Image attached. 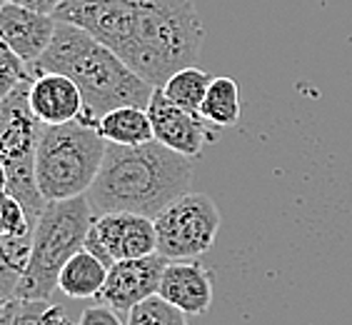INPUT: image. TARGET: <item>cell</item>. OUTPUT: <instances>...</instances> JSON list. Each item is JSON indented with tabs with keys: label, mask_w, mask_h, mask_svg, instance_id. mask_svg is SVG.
<instances>
[{
	"label": "cell",
	"mask_w": 352,
	"mask_h": 325,
	"mask_svg": "<svg viewBox=\"0 0 352 325\" xmlns=\"http://www.w3.org/2000/svg\"><path fill=\"white\" fill-rule=\"evenodd\" d=\"M53 18L95 35L153 88L195 65L205 41L195 0H65Z\"/></svg>",
	"instance_id": "6da1fadb"
},
{
	"label": "cell",
	"mask_w": 352,
	"mask_h": 325,
	"mask_svg": "<svg viewBox=\"0 0 352 325\" xmlns=\"http://www.w3.org/2000/svg\"><path fill=\"white\" fill-rule=\"evenodd\" d=\"M192 162L163 143L116 145L108 143L100 173L88 190L95 216L138 213L155 218L173 200L190 193Z\"/></svg>",
	"instance_id": "7a4b0ae2"
},
{
	"label": "cell",
	"mask_w": 352,
	"mask_h": 325,
	"mask_svg": "<svg viewBox=\"0 0 352 325\" xmlns=\"http://www.w3.org/2000/svg\"><path fill=\"white\" fill-rule=\"evenodd\" d=\"M33 75L60 73L80 88L85 101V118L100 120L105 113L122 105L148 108L155 88L145 78L122 63L108 45H102L88 30L60 23L55 28L53 43L43 58L30 65Z\"/></svg>",
	"instance_id": "3957f363"
},
{
	"label": "cell",
	"mask_w": 352,
	"mask_h": 325,
	"mask_svg": "<svg viewBox=\"0 0 352 325\" xmlns=\"http://www.w3.org/2000/svg\"><path fill=\"white\" fill-rule=\"evenodd\" d=\"M105 148L108 140L93 118L43 125L35 148V183L45 203L88 196L100 173Z\"/></svg>",
	"instance_id": "277c9868"
},
{
	"label": "cell",
	"mask_w": 352,
	"mask_h": 325,
	"mask_svg": "<svg viewBox=\"0 0 352 325\" xmlns=\"http://www.w3.org/2000/svg\"><path fill=\"white\" fill-rule=\"evenodd\" d=\"M93 218L95 213L88 196L45 205L35 223L33 248L15 288V298L50 300L65 263L85 248Z\"/></svg>",
	"instance_id": "5b68a950"
},
{
	"label": "cell",
	"mask_w": 352,
	"mask_h": 325,
	"mask_svg": "<svg viewBox=\"0 0 352 325\" xmlns=\"http://www.w3.org/2000/svg\"><path fill=\"white\" fill-rule=\"evenodd\" d=\"M153 220L160 255L168 260H195L215 245L223 218L210 196L185 193Z\"/></svg>",
	"instance_id": "8992f818"
},
{
	"label": "cell",
	"mask_w": 352,
	"mask_h": 325,
	"mask_svg": "<svg viewBox=\"0 0 352 325\" xmlns=\"http://www.w3.org/2000/svg\"><path fill=\"white\" fill-rule=\"evenodd\" d=\"M85 248L100 258L108 268L118 260L153 255V253H157L155 220L148 216H138V213L95 216Z\"/></svg>",
	"instance_id": "52a82bcc"
},
{
	"label": "cell",
	"mask_w": 352,
	"mask_h": 325,
	"mask_svg": "<svg viewBox=\"0 0 352 325\" xmlns=\"http://www.w3.org/2000/svg\"><path fill=\"white\" fill-rule=\"evenodd\" d=\"M148 116L153 123L155 140L163 143L165 148L180 153V156L190 158V160L200 156L208 143L217 140V130H212L215 125H210L200 113H190V110L168 101L163 88H155V93L150 98Z\"/></svg>",
	"instance_id": "ba28073f"
},
{
	"label": "cell",
	"mask_w": 352,
	"mask_h": 325,
	"mask_svg": "<svg viewBox=\"0 0 352 325\" xmlns=\"http://www.w3.org/2000/svg\"><path fill=\"white\" fill-rule=\"evenodd\" d=\"M165 265H168V258H163L160 253L133 258V260H118L110 265L108 280L98 300L118 313H130L142 300L157 295Z\"/></svg>",
	"instance_id": "9c48e42d"
},
{
	"label": "cell",
	"mask_w": 352,
	"mask_h": 325,
	"mask_svg": "<svg viewBox=\"0 0 352 325\" xmlns=\"http://www.w3.org/2000/svg\"><path fill=\"white\" fill-rule=\"evenodd\" d=\"M28 108L43 125H63L85 116L80 88L60 73L35 75L28 88Z\"/></svg>",
	"instance_id": "30bf717a"
},
{
	"label": "cell",
	"mask_w": 352,
	"mask_h": 325,
	"mask_svg": "<svg viewBox=\"0 0 352 325\" xmlns=\"http://www.w3.org/2000/svg\"><path fill=\"white\" fill-rule=\"evenodd\" d=\"M55 28H58V21L53 15L35 13L15 3H6V8L0 10V38L28 65H35L43 58L47 45L53 43Z\"/></svg>",
	"instance_id": "8fae6325"
},
{
	"label": "cell",
	"mask_w": 352,
	"mask_h": 325,
	"mask_svg": "<svg viewBox=\"0 0 352 325\" xmlns=\"http://www.w3.org/2000/svg\"><path fill=\"white\" fill-rule=\"evenodd\" d=\"M157 295L185 315H203L212 305V273L197 260H168Z\"/></svg>",
	"instance_id": "7c38bea8"
},
{
	"label": "cell",
	"mask_w": 352,
	"mask_h": 325,
	"mask_svg": "<svg viewBox=\"0 0 352 325\" xmlns=\"http://www.w3.org/2000/svg\"><path fill=\"white\" fill-rule=\"evenodd\" d=\"M35 220L10 193H0V260L21 275L33 248Z\"/></svg>",
	"instance_id": "4fadbf2b"
},
{
	"label": "cell",
	"mask_w": 352,
	"mask_h": 325,
	"mask_svg": "<svg viewBox=\"0 0 352 325\" xmlns=\"http://www.w3.org/2000/svg\"><path fill=\"white\" fill-rule=\"evenodd\" d=\"M108 271L110 268L102 263L100 258L93 255L88 248H82V251H78L70 258L65 268L60 271L58 288L73 300H98V295L105 288V280H108Z\"/></svg>",
	"instance_id": "5bb4252c"
},
{
	"label": "cell",
	"mask_w": 352,
	"mask_h": 325,
	"mask_svg": "<svg viewBox=\"0 0 352 325\" xmlns=\"http://www.w3.org/2000/svg\"><path fill=\"white\" fill-rule=\"evenodd\" d=\"M98 130L105 140L116 145H145L155 140L148 108H140V105H122L105 113L98 120Z\"/></svg>",
	"instance_id": "9a60e30c"
},
{
	"label": "cell",
	"mask_w": 352,
	"mask_h": 325,
	"mask_svg": "<svg viewBox=\"0 0 352 325\" xmlns=\"http://www.w3.org/2000/svg\"><path fill=\"white\" fill-rule=\"evenodd\" d=\"M200 116L215 128H232L240 120V88L228 75L212 78Z\"/></svg>",
	"instance_id": "2e32d148"
},
{
	"label": "cell",
	"mask_w": 352,
	"mask_h": 325,
	"mask_svg": "<svg viewBox=\"0 0 352 325\" xmlns=\"http://www.w3.org/2000/svg\"><path fill=\"white\" fill-rule=\"evenodd\" d=\"M210 83V73H205L195 65H188V68H180L177 73L170 75L163 85V93L168 95V101H173L180 108L190 110V113H200Z\"/></svg>",
	"instance_id": "e0dca14e"
},
{
	"label": "cell",
	"mask_w": 352,
	"mask_h": 325,
	"mask_svg": "<svg viewBox=\"0 0 352 325\" xmlns=\"http://www.w3.org/2000/svg\"><path fill=\"white\" fill-rule=\"evenodd\" d=\"M128 325H188V315L160 295H153L128 313Z\"/></svg>",
	"instance_id": "ac0fdd59"
},
{
	"label": "cell",
	"mask_w": 352,
	"mask_h": 325,
	"mask_svg": "<svg viewBox=\"0 0 352 325\" xmlns=\"http://www.w3.org/2000/svg\"><path fill=\"white\" fill-rule=\"evenodd\" d=\"M35 75L23 58H18L13 48L0 38V101L21 88L23 83H30Z\"/></svg>",
	"instance_id": "d6986e66"
},
{
	"label": "cell",
	"mask_w": 352,
	"mask_h": 325,
	"mask_svg": "<svg viewBox=\"0 0 352 325\" xmlns=\"http://www.w3.org/2000/svg\"><path fill=\"white\" fill-rule=\"evenodd\" d=\"M68 318L63 308L47 300H21L15 298L13 325H65Z\"/></svg>",
	"instance_id": "ffe728a7"
},
{
	"label": "cell",
	"mask_w": 352,
	"mask_h": 325,
	"mask_svg": "<svg viewBox=\"0 0 352 325\" xmlns=\"http://www.w3.org/2000/svg\"><path fill=\"white\" fill-rule=\"evenodd\" d=\"M78 325H128L118 318V311H113L110 305H90L85 308L80 315V323Z\"/></svg>",
	"instance_id": "44dd1931"
},
{
	"label": "cell",
	"mask_w": 352,
	"mask_h": 325,
	"mask_svg": "<svg viewBox=\"0 0 352 325\" xmlns=\"http://www.w3.org/2000/svg\"><path fill=\"white\" fill-rule=\"evenodd\" d=\"M30 83H33V81H30ZM30 83H23L15 93H10L8 98H3V101H0V140H3V136H6L8 125H10V120H13V116H15V108H18V103H21V98L25 95V90H28V85H30Z\"/></svg>",
	"instance_id": "7402d4cb"
},
{
	"label": "cell",
	"mask_w": 352,
	"mask_h": 325,
	"mask_svg": "<svg viewBox=\"0 0 352 325\" xmlns=\"http://www.w3.org/2000/svg\"><path fill=\"white\" fill-rule=\"evenodd\" d=\"M8 3H15V6H23L28 10H35V13L43 15H55L65 0H8Z\"/></svg>",
	"instance_id": "603a6c76"
},
{
	"label": "cell",
	"mask_w": 352,
	"mask_h": 325,
	"mask_svg": "<svg viewBox=\"0 0 352 325\" xmlns=\"http://www.w3.org/2000/svg\"><path fill=\"white\" fill-rule=\"evenodd\" d=\"M18 280H21V275L13 273L3 260H0V298H15Z\"/></svg>",
	"instance_id": "cb8c5ba5"
},
{
	"label": "cell",
	"mask_w": 352,
	"mask_h": 325,
	"mask_svg": "<svg viewBox=\"0 0 352 325\" xmlns=\"http://www.w3.org/2000/svg\"><path fill=\"white\" fill-rule=\"evenodd\" d=\"M13 315H15V298H8L6 305L0 308V325H13Z\"/></svg>",
	"instance_id": "d4e9b609"
},
{
	"label": "cell",
	"mask_w": 352,
	"mask_h": 325,
	"mask_svg": "<svg viewBox=\"0 0 352 325\" xmlns=\"http://www.w3.org/2000/svg\"><path fill=\"white\" fill-rule=\"evenodd\" d=\"M8 183H10V173L6 162L0 160V193H8Z\"/></svg>",
	"instance_id": "484cf974"
},
{
	"label": "cell",
	"mask_w": 352,
	"mask_h": 325,
	"mask_svg": "<svg viewBox=\"0 0 352 325\" xmlns=\"http://www.w3.org/2000/svg\"><path fill=\"white\" fill-rule=\"evenodd\" d=\"M6 3H8V0H0V10H3V8H6Z\"/></svg>",
	"instance_id": "4316f807"
},
{
	"label": "cell",
	"mask_w": 352,
	"mask_h": 325,
	"mask_svg": "<svg viewBox=\"0 0 352 325\" xmlns=\"http://www.w3.org/2000/svg\"><path fill=\"white\" fill-rule=\"evenodd\" d=\"M6 300H8V298H0V308H3V305H6Z\"/></svg>",
	"instance_id": "83f0119b"
},
{
	"label": "cell",
	"mask_w": 352,
	"mask_h": 325,
	"mask_svg": "<svg viewBox=\"0 0 352 325\" xmlns=\"http://www.w3.org/2000/svg\"><path fill=\"white\" fill-rule=\"evenodd\" d=\"M65 325H75V323H70V320H68V323H65Z\"/></svg>",
	"instance_id": "f1b7e54d"
}]
</instances>
